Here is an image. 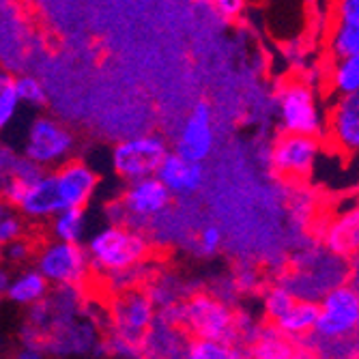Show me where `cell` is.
Here are the masks:
<instances>
[{"label": "cell", "mask_w": 359, "mask_h": 359, "mask_svg": "<svg viewBox=\"0 0 359 359\" xmlns=\"http://www.w3.org/2000/svg\"><path fill=\"white\" fill-rule=\"evenodd\" d=\"M100 175L88 161L74 157L52 170L24 179H3L5 203L28 222H50L65 209H86L100 191Z\"/></svg>", "instance_id": "obj_1"}, {"label": "cell", "mask_w": 359, "mask_h": 359, "mask_svg": "<svg viewBox=\"0 0 359 359\" xmlns=\"http://www.w3.org/2000/svg\"><path fill=\"white\" fill-rule=\"evenodd\" d=\"M95 271L110 276L140 267L151 254V241L138 228L125 224H106L86 243Z\"/></svg>", "instance_id": "obj_2"}, {"label": "cell", "mask_w": 359, "mask_h": 359, "mask_svg": "<svg viewBox=\"0 0 359 359\" xmlns=\"http://www.w3.org/2000/svg\"><path fill=\"white\" fill-rule=\"evenodd\" d=\"M276 112L280 132L318 136L325 140L327 106L308 80H286L276 93Z\"/></svg>", "instance_id": "obj_3"}, {"label": "cell", "mask_w": 359, "mask_h": 359, "mask_svg": "<svg viewBox=\"0 0 359 359\" xmlns=\"http://www.w3.org/2000/svg\"><path fill=\"white\" fill-rule=\"evenodd\" d=\"M175 201V194L161 183V179L147 177L125 183L118 198L108 209V217L114 224H125L144 231L159 217H164Z\"/></svg>", "instance_id": "obj_4"}, {"label": "cell", "mask_w": 359, "mask_h": 359, "mask_svg": "<svg viewBox=\"0 0 359 359\" xmlns=\"http://www.w3.org/2000/svg\"><path fill=\"white\" fill-rule=\"evenodd\" d=\"M78 140L72 129L52 114L32 116L22 134L20 151L43 170L58 168L74 159Z\"/></svg>", "instance_id": "obj_5"}, {"label": "cell", "mask_w": 359, "mask_h": 359, "mask_svg": "<svg viewBox=\"0 0 359 359\" xmlns=\"http://www.w3.org/2000/svg\"><path fill=\"white\" fill-rule=\"evenodd\" d=\"M172 149L159 134H140L118 140L110 153V166L116 179L132 183L138 179L155 177L166 155Z\"/></svg>", "instance_id": "obj_6"}, {"label": "cell", "mask_w": 359, "mask_h": 359, "mask_svg": "<svg viewBox=\"0 0 359 359\" xmlns=\"http://www.w3.org/2000/svg\"><path fill=\"white\" fill-rule=\"evenodd\" d=\"M318 136L282 132L269 147V168L284 181H306L318 166L325 142Z\"/></svg>", "instance_id": "obj_7"}, {"label": "cell", "mask_w": 359, "mask_h": 359, "mask_svg": "<svg viewBox=\"0 0 359 359\" xmlns=\"http://www.w3.org/2000/svg\"><path fill=\"white\" fill-rule=\"evenodd\" d=\"M35 265L48 282L56 286H80L93 269L86 248L58 239L41 245L35 256Z\"/></svg>", "instance_id": "obj_8"}, {"label": "cell", "mask_w": 359, "mask_h": 359, "mask_svg": "<svg viewBox=\"0 0 359 359\" xmlns=\"http://www.w3.org/2000/svg\"><path fill=\"white\" fill-rule=\"evenodd\" d=\"M183 325L198 338L231 342L237 338V316L213 295H194L183 306Z\"/></svg>", "instance_id": "obj_9"}, {"label": "cell", "mask_w": 359, "mask_h": 359, "mask_svg": "<svg viewBox=\"0 0 359 359\" xmlns=\"http://www.w3.org/2000/svg\"><path fill=\"white\" fill-rule=\"evenodd\" d=\"M359 327V290L353 284H340L320 299V316L316 334L338 340Z\"/></svg>", "instance_id": "obj_10"}, {"label": "cell", "mask_w": 359, "mask_h": 359, "mask_svg": "<svg viewBox=\"0 0 359 359\" xmlns=\"http://www.w3.org/2000/svg\"><path fill=\"white\" fill-rule=\"evenodd\" d=\"M325 142L344 157H359V90L334 95L327 106Z\"/></svg>", "instance_id": "obj_11"}, {"label": "cell", "mask_w": 359, "mask_h": 359, "mask_svg": "<svg viewBox=\"0 0 359 359\" xmlns=\"http://www.w3.org/2000/svg\"><path fill=\"white\" fill-rule=\"evenodd\" d=\"M155 318V302L144 290H125L112 304L114 332L140 346L153 330Z\"/></svg>", "instance_id": "obj_12"}, {"label": "cell", "mask_w": 359, "mask_h": 359, "mask_svg": "<svg viewBox=\"0 0 359 359\" xmlns=\"http://www.w3.org/2000/svg\"><path fill=\"white\" fill-rule=\"evenodd\" d=\"M213 149H215L213 110L207 102H196L179 127L175 142H172V151H177L179 155L191 161L205 164L211 157Z\"/></svg>", "instance_id": "obj_13"}, {"label": "cell", "mask_w": 359, "mask_h": 359, "mask_svg": "<svg viewBox=\"0 0 359 359\" xmlns=\"http://www.w3.org/2000/svg\"><path fill=\"white\" fill-rule=\"evenodd\" d=\"M327 52L332 60L359 52V0H332Z\"/></svg>", "instance_id": "obj_14"}, {"label": "cell", "mask_w": 359, "mask_h": 359, "mask_svg": "<svg viewBox=\"0 0 359 359\" xmlns=\"http://www.w3.org/2000/svg\"><path fill=\"white\" fill-rule=\"evenodd\" d=\"M50 336H46L43 348L54 355H78V353H93V348L100 344L97 332L86 320H60L54 323L48 330Z\"/></svg>", "instance_id": "obj_15"}, {"label": "cell", "mask_w": 359, "mask_h": 359, "mask_svg": "<svg viewBox=\"0 0 359 359\" xmlns=\"http://www.w3.org/2000/svg\"><path fill=\"white\" fill-rule=\"evenodd\" d=\"M157 177L175 194V198H187V196H194L203 187L205 168L201 161H191L179 155L177 151H170L164 164L159 166Z\"/></svg>", "instance_id": "obj_16"}, {"label": "cell", "mask_w": 359, "mask_h": 359, "mask_svg": "<svg viewBox=\"0 0 359 359\" xmlns=\"http://www.w3.org/2000/svg\"><path fill=\"white\" fill-rule=\"evenodd\" d=\"M323 245L344 258H359V205L340 209L323 228Z\"/></svg>", "instance_id": "obj_17"}, {"label": "cell", "mask_w": 359, "mask_h": 359, "mask_svg": "<svg viewBox=\"0 0 359 359\" xmlns=\"http://www.w3.org/2000/svg\"><path fill=\"white\" fill-rule=\"evenodd\" d=\"M50 282L39 269H24L11 278V284L5 295L20 306H32L48 297Z\"/></svg>", "instance_id": "obj_18"}, {"label": "cell", "mask_w": 359, "mask_h": 359, "mask_svg": "<svg viewBox=\"0 0 359 359\" xmlns=\"http://www.w3.org/2000/svg\"><path fill=\"white\" fill-rule=\"evenodd\" d=\"M318 316H320V304L308 302V299H297L295 306H292L282 318L276 320V327L282 334L302 336V334L316 330Z\"/></svg>", "instance_id": "obj_19"}, {"label": "cell", "mask_w": 359, "mask_h": 359, "mask_svg": "<svg viewBox=\"0 0 359 359\" xmlns=\"http://www.w3.org/2000/svg\"><path fill=\"white\" fill-rule=\"evenodd\" d=\"M327 84L334 95L359 90V52L332 60V67L327 72Z\"/></svg>", "instance_id": "obj_20"}, {"label": "cell", "mask_w": 359, "mask_h": 359, "mask_svg": "<svg viewBox=\"0 0 359 359\" xmlns=\"http://www.w3.org/2000/svg\"><path fill=\"white\" fill-rule=\"evenodd\" d=\"M50 233L58 241L80 243L86 233V209H65L50 219Z\"/></svg>", "instance_id": "obj_21"}, {"label": "cell", "mask_w": 359, "mask_h": 359, "mask_svg": "<svg viewBox=\"0 0 359 359\" xmlns=\"http://www.w3.org/2000/svg\"><path fill=\"white\" fill-rule=\"evenodd\" d=\"M183 359H243V353L231 342L196 338L187 344Z\"/></svg>", "instance_id": "obj_22"}, {"label": "cell", "mask_w": 359, "mask_h": 359, "mask_svg": "<svg viewBox=\"0 0 359 359\" xmlns=\"http://www.w3.org/2000/svg\"><path fill=\"white\" fill-rule=\"evenodd\" d=\"M20 106H24V104L20 100L15 76L3 72V76H0V127L7 129L15 121Z\"/></svg>", "instance_id": "obj_23"}, {"label": "cell", "mask_w": 359, "mask_h": 359, "mask_svg": "<svg viewBox=\"0 0 359 359\" xmlns=\"http://www.w3.org/2000/svg\"><path fill=\"white\" fill-rule=\"evenodd\" d=\"M263 304H265V314L271 320H278L297 304V297H295V292H292L290 288H286L284 284L278 282L271 288H267Z\"/></svg>", "instance_id": "obj_24"}, {"label": "cell", "mask_w": 359, "mask_h": 359, "mask_svg": "<svg viewBox=\"0 0 359 359\" xmlns=\"http://www.w3.org/2000/svg\"><path fill=\"white\" fill-rule=\"evenodd\" d=\"M15 84H18V93H20V100L24 106H30V108H43L46 102H48V95H46V88L43 84L32 78V76H15Z\"/></svg>", "instance_id": "obj_25"}, {"label": "cell", "mask_w": 359, "mask_h": 359, "mask_svg": "<svg viewBox=\"0 0 359 359\" xmlns=\"http://www.w3.org/2000/svg\"><path fill=\"white\" fill-rule=\"evenodd\" d=\"M26 217L15 211L13 207H5L3 215H0V241L3 243H11L15 239H22L26 233Z\"/></svg>", "instance_id": "obj_26"}, {"label": "cell", "mask_w": 359, "mask_h": 359, "mask_svg": "<svg viewBox=\"0 0 359 359\" xmlns=\"http://www.w3.org/2000/svg\"><path fill=\"white\" fill-rule=\"evenodd\" d=\"M254 357L256 359H299L292 355L290 346L282 340H278V336H269V334H263V340L256 346L254 351Z\"/></svg>", "instance_id": "obj_27"}, {"label": "cell", "mask_w": 359, "mask_h": 359, "mask_svg": "<svg viewBox=\"0 0 359 359\" xmlns=\"http://www.w3.org/2000/svg\"><path fill=\"white\" fill-rule=\"evenodd\" d=\"M250 7V0H211V9L226 22H239Z\"/></svg>", "instance_id": "obj_28"}, {"label": "cell", "mask_w": 359, "mask_h": 359, "mask_svg": "<svg viewBox=\"0 0 359 359\" xmlns=\"http://www.w3.org/2000/svg\"><path fill=\"white\" fill-rule=\"evenodd\" d=\"M222 243H224V235L219 231V226H215V224H207L198 233V252L205 256L215 254L222 248Z\"/></svg>", "instance_id": "obj_29"}, {"label": "cell", "mask_w": 359, "mask_h": 359, "mask_svg": "<svg viewBox=\"0 0 359 359\" xmlns=\"http://www.w3.org/2000/svg\"><path fill=\"white\" fill-rule=\"evenodd\" d=\"M5 256L9 263H15V265H22L26 260L32 256V243L28 239H15L11 243H5Z\"/></svg>", "instance_id": "obj_30"}, {"label": "cell", "mask_w": 359, "mask_h": 359, "mask_svg": "<svg viewBox=\"0 0 359 359\" xmlns=\"http://www.w3.org/2000/svg\"><path fill=\"white\" fill-rule=\"evenodd\" d=\"M18 357L20 359H43V348H39V346H24Z\"/></svg>", "instance_id": "obj_31"}, {"label": "cell", "mask_w": 359, "mask_h": 359, "mask_svg": "<svg viewBox=\"0 0 359 359\" xmlns=\"http://www.w3.org/2000/svg\"><path fill=\"white\" fill-rule=\"evenodd\" d=\"M351 284L359 290V258H355V263L351 267Z\"/></svg>", "instance_id": "obj_32"}, {"label": "cell", "mask_w": 359, "mask_h": 359, "mask_svg": "<svg viewBox=\"0 0 359 359\" xmlns=\"http://www.w3.org/2000/svg\"><path fill=\"white\" fill-rule=\"evenodd\" d=\"M9 284H11V276H9L7 271H3V273H0V290L7 292Z\"/></svg>", "instance_id": "obj_33"}, {"label": "cell", "mask_w": 359, "mask_h": 359, "mask_svg": "<svg viewBox=\"0 0 359 359\" xmlns=\"http://www.w3.org/2000/svg\"><path fill=\"white\" fill-rule=\"evenodd\" d=\"M15 3L24 5V7H32V5H37V3H39V0H15Z\"/></svg>", "instance_id": "obj_34"}, {"label": "cell", "mask_w": 359, "mask_h": 359, "mask_svg": "<svg viewBox=\"0 0 359 359\" xmlns=\"http://www.w3.org/2000/svg\"><path fill=\"white\" fill-rule=\"evenodd\" d=\"M306 3H314V0H306Z\"/></svg>", "instance_id": "obj_35"}, {"label": "cell", "mask_w": 359, "mask_h": 359, "mask_svg": "<svg viewBox=\"0 0 359 359\" xmlns=\"http://www.w3.org/2000/svg\"><path fill=\"white\" fill-rule=\"evenodd\" d=\"M18 359H20V357H18Z\"/></svg>", "instance_id": "obj_36"}]
</instances>
